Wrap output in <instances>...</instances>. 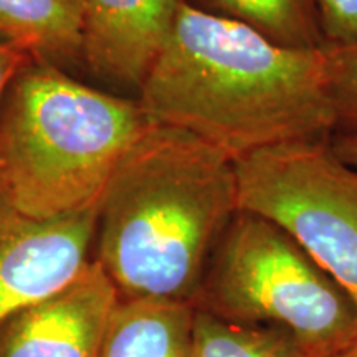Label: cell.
<instances>
[{"mask_svg": "<svg viewBox=\"0 0 357 357\" xmlns=\"http://www.w3.org/2000/svg\"><path fill=\"white\" fill-rule=\"evenodd\" d=\"M139 91L149 121L184 129L234 162L337 131L323 48L281 47L185 0Z\"/></svg>", "mask_w": 357, "mask_h": 357, "instance_id": "cell-1", "label": "cell"}, {"mask_svg": "<svg viewBox=\"0 0 357 357\" xmlns=\"http://www.w3.org/2000/svg\"><path fill=\"white\" fill-rule=\"evenodd\" d=\"M236 212L234 160L184 129L151 121L106 185L93 260L119 300L194 305Z\"/></svg>", "mask_w": 357, "mask_h": 357, "instance_id": "cell-2", "label": "cell"}, {"mask_svg": "<svg viewBox=\"0 0 357 357\" xmlns=\"http://www.w3.org/2000/svg\"><path fill=\"white\" fill-rule=\"evenodd\" d=\"M149 123L139 101L98 91L33 58L0 108V184L37 220L100 207L114 169Z\"/></svg>", "mask_w": 357, "mask_h": 357, "instance_id": "cell-3", "label": "cell"}, {"mask_svg": "<svg viewBox=\"0 0 357 357\" xmlns=\"http://www.w3.org/2000/svg\"><path fill=\"white\" fill-rule=\"evenodd\" d=\"M194 306L284 331L305 357H333L357 333L349 294L291 236L240 211L213 250Z\"/></svg>", "mask_w": 357, "mask_h": 357, "instance_id": "cell-4", "label": "cell"}, {"mask_svg": "<svg viewBox=\"0 0 357 357\" xmlns=\"http://www.w3.org/2000/svg\"><path fill=\"white\" fill-rule=\"evenodd\" d=\"M235 177L238 211L291 236L357 306V169L303 139L236 159Z\"/></svg>", "mask_w": 357, "mask_h": 357, "instance_id": "cell-5", "label": "cell"}, {"mask_svg": "<svg viewBox=\"0 0 357 357\" xmlns=\"http://www.w3.org/2000/svg\"><path fill=\"white\" fill-rule=\"evenodd\" d=\"M98 212L37 220L24 215L0 184V321L65 287L91 261Z\"/></svg>", "mask_w": 357, "mask_h": 357, "instance_id": "cell-6", "label": "cell"}, {"mask_svg": "<svg viewBox=\"0 0 357 357\" xmlns=\"http://www.w3.org/2000/svg\"><path fill=\"white\" fill-rule=\"evenodd\" d=\"M118 289L91 260L70 283L0 321V357H100Z\"/></svg>", "mask_w": 357, "mask_h": 357, "instance_id": "cell-7", "label": "cell"}, {"mask_svg": "<svg viewBox=\"0 0 357 357\" xmlns=\"http://www.w3.org/2000/svg\"><path fill=\"white\" fill-rule=\"evenodd\" d=\"M184 0H82V55L101 77L139 88Z\"/></svg>", "mask_w": 357, "mask_h": 357, "instance_id": "cell-8", "label": "cell"}, {"mask_svg": "<svg viewBox=\"0 0 357 357\" xmlns=\"http://www.w3.org/2000/svg\"><path fill=\"white\" fill-rule=\"evenodd\" d=\"M195 306L172 300H119L100 357H195Z\"/></svg>", "mask_w": 357, "mask_h": 357, "instance_id": "cell-9", "label": "cell"}, {"mask_svg": "<svg viewBox=\"0 0 357 357\" xmlns=\"http://www.w3.org/2000/svg\"><path fill=\"white\" fill-rule=\"evenodd\" d=\"M82 0H0V37L37 60L82 55Z\"/></svg>", "mask_w": 357, "mask_h": 357, "instance_id": "cell-10", "label": "cell"}, {"mask_svg": "<svg viewBox=\"0 0 357 357\" xmlns=\"http://www.w3.org/2000/svg\"><path fill=\"white\" fill-rule=\"evenodd\" d=\"M200 10L240 22L271 42L316 50L324 42L312 0H185Z\"/></svg>", "mask_w": 357, "mask_h": 357, "instance_id": "cell-11", "label": "cell"}, {"mask_svg": "<svg viewBox=\"0 0 357 357\" xmlns=\"http://www.w3.org/2000/svg\"><path fill=\"white\" fill-rule=\"evenodd\" d=\"M195 357H305L294 339L266 326L223 319L195 307Z\"/></svg>", "mask_w": 357, "mask_h": 357, "instance_id": "cell-12", "label": "cell"}, {"mask_svg": "<svg viewBox=\"0 0 357 357\" xmlns=\"http://www.w3.org/2000/svg\"><path fill=\"white\" fill-rule=\"evenodd\" d=\"M323 53L337 132L357 131V45L323 47Z\"/></svg>", "mask_w": 357, "mask_h": 357, "instance_id": "cell-13", "label": "cell"}, {"mask_svg": "<svg viewBox=\"0 0 357 357\" xmlns=\"http://www.w3.org/2000/svg\"><path fill=\"white\" fill-rule=\"evenodd\" d=\"M324 47L357 45V0H312Z\"/></svg>", "mask_w": 357, "mask_h": 357, "instance_id": "cell-14", "label": "cell"}, {"mask_svg": "<svg viewBox=\"0 0 357 357\" xmlns=\"http://www.w3.org/2000/svg\"><path fill=\"white\" fill-rule=\"evenodd\" d=\"M32 60L33 56L30 53L0 40V108H2L3 98H6L12 82L20 73L22 68Z\"/></svg>", "mask_w": 357, "mask_h": 357, "instance_id": "cell-15", "label": "cell"}, {"mask_svg": "<svg viewBox=\"0 0 357 357\" xmlns=\"http://www.w3.org/2000/svg\"><path fill=\"white\" fill-rule=\"evenodd\" d=\"M329 146L339 159L357 169V131H341L331 136Z\"/></svg>", "mask_w": 357, "mask_h": 357, "instance_id": "cell-16", "label": "cell"}, {"mask_svg": "<svg viewBox=\"0 0 357 357\" xmlns=\"http://www.w3.org/2000/svg\"><path fill=\"white\" fill-rule=\"evenodd\" d=\"M333 357H357V333L354 334V337H352L351 341Z\"/></svg>", "mask_w": 357, "mask_h": 357, "instance_id": "cell-17", "label": "cell"}]
</instances>
